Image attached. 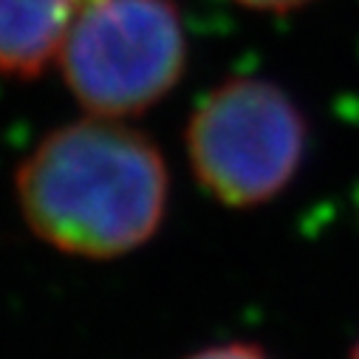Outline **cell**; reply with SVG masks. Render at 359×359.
<instances>
[{
	"instance_id": "3957f363",
	"label": "cell",
	"mask_w": 359,
	"mask_h": 359,
	"mask_svg": "<svg viewBox=\"0 0 359 359\" xmlns=\"http://www.w3.org/2000/svg\"><path fill=\"white\" fill-rule=\"evenodd\" d=\"M57 60L94 116L142 114L184 74L182 15L172 0H85Z\"/></svg>"
},
{
	"instance_id": "277c9868",
	"label": "cell",
	"mask_w": 359,
	"mask_h": 359,
	"mask_svg": "<svg viewBox=\"0 0 359 359\" xmlns=\"http://www.w3.org/2000/svg\"><path fill=\"white\" fill-rule=\"evenodd\" d=\"M85 0H0V71L40 76L79 15Z\"/></svg>"
},
{
	"instance_id": "7a4b0ae2",
	"label": "cell",
	"mask_w": 359,
	"mask_h": 359,
	"mask_svg": "<svg viewBox=\"0 0 359 359\" xmlns=\"http://www.w3.org/2000/svg\"><path fill=\"white\" fill-rule=\"evenodd\" d=\"M309 125L272 79L232 76L198 105L187 128V156L201 187L229 207H257L297 175Z\"/></svg>"
},
{
	"instance_id": "6da1fadb",
	"label": "cell",
	"mask_w": 359,
	"mask_h": 359,
	"mask_svg": "<svg viewBox=\"0 0 359 359\" xmlns=\"http://www.w3.org/2000/svg\"><path fill=\"white\" fill-rule=\"evenodd\" d=\"M18 201L48 246L108 260L147 243L167 207L158 147L111 116L51 130L18 170Z\"/></svg>"
},
{
	"instance_id": "5b68a950",
	"label": "cell",
	"mask_w": 359,
	"mask_h": 359,
	"mask_svg": "<svg viewBox=\"0 0 359 359\" xmlns=\"http://www.w3.org/2000/svg\"><path fill=\"white\" fill-rule=\"evenodd\" d=\"M187 359H269L260 348L246 342H229V345H212L198 353H190Z\"/></svg>"
},
{
	"instance_id": "52a82bcc",
	"label": "cell",
	"mask_w": 359,
	"mask_h": 359,
	"mask_svg": "<svg viewBox=\"0 0 359 359\" xmlns=\"http://www.w3.org/2000/svg\"><path fill=\"white\" fill-rule=\"evenodd\" d=\"M351 359H359V339H356V345H353V351H351Z\"/></svg>"
},
{
	"instance_id": "8992f818",
	"label": "cell",
	"mask_w": 359,
	"mask_h": 359,
	"mask_svg": "<svg viewBox=\"0 0 359 359\" xmlns=\"http://www.w3.org/2000/svg\"><path fill=\"white\" fill-rule=\"evenodd\" d=\"M243 9H252V12H272V15H283V12H294L311 0H235Z\"/></svg>"
}]
</instances>
